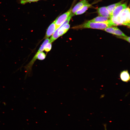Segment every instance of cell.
I'll return each instance as SVG.
<instances>
[{
  "label": "cell",
  "instance_id": "cell-12",
  "mask_svg": "<svg viewBox=\"0 0 130 130\" xmlns=\"http://www.w3.org/2000/svg\"><path fill=\"white\" fill-rule=\"evenodd\" d=\"M122 1L107 6V9L110 15L114 9L117 6L122 4Z\"/></svg>",
  "mask_w": 130,
  "mask_h": 130
},
{
  "label": "cell",
  "instance_id": "cell-6",
  "mask_svg": "<svg viewBox=\"0 0 130 130\" xmlns=\"http://www.w3.org/2000/svg\"><path fill=\"white\" fill-rule=\"evenodd\" d=\"M89 4L86 0H82L77 3L72 9L71 13L73 16L75 13L84 5Z\"/></svg>",
  "mask_w": 130,
  "mask_h": 130
},
{
  "label": "cell",
  "instance_id": "cell-9",
  "mask_svg": "<svg viewBox=\"0 0 130 130\" xmlns=\"http://www.w3.org/2000/svg\"><path fill=\"white\" fill-rule=\"evenodd\" d=\"M120 77L121 79L124 82H128L130 81V74L127 70H124L121 72Z\"/></svg>",
  "mask_w": 130,
  "mask_h": 130
},
{
  "label": "cell",
  "instance_id": "cell-10",
  "mask_svg": "<svg viewBox=\"0 0 130 130\" xmlns=\"http://www.w3.org/2000/svg\"><path fill=\"white\" fill-rule=\"evenodd\" d=\"M110 20V18L100 16L97 17L89 21L92 22H104L108 21Z\"/></svg>",
  "mask_w": 130,
  "mask_h": 130
},
{
  "label": "cell",
  "instance_id": "cell-16",
  "mask_svg": "<svg viewBox=\"0 0 130 130\" xmlns=\"http://www.w3.org/2000/svg\"><path fill=\"white\" fill-rule=\"evenodd\" d=\"M104 130H107L106 127V125L105 124H104Z\"/></svg>",
  "mask_w": 130,
  "mask_h": 130
},
{
  "label": "cell",
  "instance_id": "cell-4",
  "mask_svg": "<svg viewBox=\"0 0 130 130\" xmlns=\"http://www.w3.org/2000/svg\"><path fill=\"white\" fill-rule=\"evenodd\" d=\"M104 30L107 32L116 35L117 36H127L117 27L111 26L108 27Z\"/></svg>",
  "mask_w": 130,
  "mask_h": 130
},
{
  "label": "cell",
  "instance_id": "cell-5",
  "mask_svg": "<svg viewBox=\"0 0 130 130\" xmlns=\"http://www.w3.org/2000/svg\"><path fill=\"white\" fill-rule=\"evenodd\" d=\"M126 3L121 4L113 10L110 15V18L117 16L123 11L127 8Z\"/></svg>",
  "mask_w": 130,
  "mask_h": 130
},
{
  "label": "cell",
  "instance_id": "cell-3",
  "mask_svg": "<svg viewBox=\"0 0 130 130\" xmlns=\"http://www.w3.org/2000/svg\"><path fill=\"white\" fill-rule=\"evenodd\" d=\"M72 9V8L71 7L67 11L57 18L54 20L56 29L67 19L71 13Z\"/></svg>",
  "mask_w": 130,
  "mask_h": 130
},
{
  "label": "cell",
  "instance_id": "cell-8",
  "mask_svg": "<svg viewBox=\"0 0 130 130\" xmlns=\"http://www.w3.org/2000/svg\"><path fill=\"white\" fill-rule=\"evenodd\" d=\"M98 14L100 16L110 18V15L107 9V6L99 7L97 9Z\"/></svg>",
  "mask_w": 130,
  "mask_h": 130
},
{
  "label": "cell",
  "instance_id": "cell-2",
  "mask_svg": "<svg viewBox=\"0 0 130 130\" xmlns=\"http://www.w3.org/2000/svg\"><path fill=\"white\" fill-rule=\"evenodd\" d=\"M130 9L127 7L115 18H110L115 26L123 25L130 27Z\"/></svg>",
  "mask_w": 130,
  "mask_h": 130
},
{
  "label": "cell",
  "instance_id": "cell-7",
  "mask_svg": "<svg viewBox=\"0 0 130 130\" xmlns=\"http://www.w3.org/2000/svg\"><path fill=\"white\" fill-rule=\"evenodd\" d=\"M56 27L54 21L49 26L46 31L45 38H48L52 35L56 30Z\"/></svg>",
  "mask_w": 130,
  "mask_h": 130
},
{
  "label": "cell",
  "instance_id": "cell-1",
  "mask_svg": "<svg viewBox=\"0 0 130 130\" xmlns=\"http://www.w3.org/2000/svg\"><path fill=\"white\" fill-rule=\"evenodd\" d=\"M113 26H115L110 19L108 21L104 22H92L88 21L80 25L73 26L72 28L74 29L90 28L104 30Z\"/></svg>",
  "mask_w": 130,
  "mask_h": 130
},
{
  "label": "cell",
  "instance_id": "cell-15",
  "mask_svg": "<svg viewBox=\"0 0 130 130\" xmlns=\"http://www.w3.org/2000/svg\"><path fill=\"white\" fill-rule=\"evenodd\" d=\"M117 37L120 39H124L129 43L130 42V37H124L123 36H117Z\"/></svg>",
  "mask_w": 130,
  "mask_h": 130
},
{
  "label": "cell",
  "instance_id": "cell-14",
  "mask_svg": "<svg viewBox=\"0 0 130 130\" xmlns=\"http://www.w3.org/2000/svg\"><path fill=\"white\" fill-rule=\"evenodd\" d=\"M40 0H21V3L22 4H25L27 2H34Z\"/></svg>",
  "mask_w": 130,
  "mask_h": 130
},
{
  "label": "cell",
  "instance_id": "cell-13",
  "mask_svg": "<svg viewBox=\"0 0 130 130\" xmlns=\"http://www.w3.org/2000/svg\"><path fill=\"white\" fill-rule=\"evenodd\" d=\"M52 46V43L49 42L45 46L44 48V50H45L46 52H48L51 49Z\"/></svg>",
  "mask_w": 130,
  "mask_h": 130
},
{
  "label": "cell",
  "instance_id": "cell-11",
  "mask_svg": "<svg viewBox=\"0 0 130 130\" xmlns=\"http://www.w3.org/2000/svg\"><path fill=\"white\" fill-rule=\"evenodd\" d=\"M91 6V4L89 3L84 5L81 9L77 11L75 13L74 15H79L83 13Z\"/></svg>",
  "mask_w": 130,
  "mask_h": 130
}]
</instances>
